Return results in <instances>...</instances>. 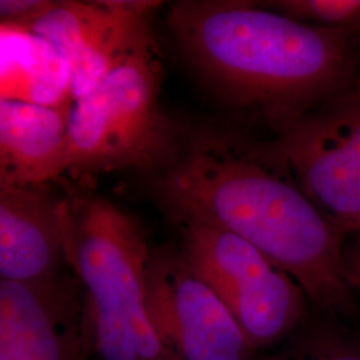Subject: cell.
I'll use <instances>...</instances> for the list:
<instances>
[{
    "label": "cell",
    "mask_w": 360,
    "mask_h": 360,
    "mask_svg": "<svg viewBox=\"0 0 360 360\" xmlns=\"http://www.w3.org/2000/svg\"><path fill=\"white\" fill-rule=\"evenodd\" d=\"M278 166L274 153L267 160L221 132L199 131L160 172L156 191L178 223L238 235L291 275L314 304L349 314L345 233Z\"/></svg>",
    "instance_id": "1"
},
{
    "label": "cell",
    "mask_w": 360,
    "mask_h": 360,
    "mask_svg": "<svg viewBox=\"0 0 360 360\" xmlns=\"http://www.w3.org/2000/svg\"><path fill=\"white\" fill-rule=\"evenodd\" d=\"M167 25L180 50L230 103L274 123L343 95L356 58L347 28L297 22L245 1H176Z\"/></svg>",
    "instance_id": "2"
},
{
    "label": "cell",
    "mask_w": 360,
    "mask_h": 360,
    "mask_svg": "<svg viewBox=\"0 0 360 360\" xmlns=\"http://www.w3.org/2000/svg\"><path fill=\"white\" fill-rule=\"evenodd\" d=\"M65 262L84 296L92 356L178 360L155 333L147 309L151 257L134 219L102 198L62 203Z\"/></svg>",
    "instance_id": "3"
},
{
    "label": "cell",
    "mask_w": 360,
    "mask_h": 360,
    "mask_svg": "<svg viewBox=\"0 0 360 360\" xmlns=\"http://www.w3.org/2000/svg\"><path fill=\"white\" fill-rule=\"evenodd\" d=\"M154 49L129 58L70 111V169L95 175L122 169H163L181 143L160 102Z\"/></svg>",
    "instance_id": "4"
},
{
    "label": "cell",
    "mask_w": 360,
    "mask_h": 360,
    "mask_svg": "<svg viewBox=\"0 0 360 360\" xmlns=\"http://www.w3.org/2000/svg\"><path fill=\"white\" fill-rule=\"evenodd\" d=\"M191 270L220 297L252 349L267 347L302 322L309 299L285 271L221 227L180 221Z\"/></svg>",
    "instance_id": "5"
},
{
    "label": "cell",
    "mask_w": 360,
    "mask_h": 360,
    "mask_svg": "<svg viewBox=\"0 0 360 360\" xmlns=\"http://www.w3.org/2000/svg\"><path fill=\"white\" fill-rule=\"evenodd\" d=\"M278 126L274 154L326 218L360 231V94H343Z\"/></svg>",
    "instance_id": "6"
},
{
    "label": "cell",
    "mask_w": 360,
    "mask_h": 360,
    "mask_svg": "<svg viewBox=\"0 0 360 360\" xmlns=\"http://www.w3.org/2000/svg\"><path fill=\"white\" fill-rule=\"evenodd\" d=\"M147 309L178 360H248L254 351L231 312L179 254L151 251Z\"/></svg>",
    "instance_id": "7"
},
{
    "label": "cell",
    "mask_w": 360,
    "mask_h": 360,
    "mask_svg": "<svg viewBox=\"0 0 360 360\" xmlns=\"http://www.w3.org/2000/svg\"><path fill=\"white\" fill-rule=\"evenodd\" d=\"M160 1H55L27 30L47 40L71 71L74 101L139 52L154 49L150 16Z\"/></svg>",
    "instance_id": "8"
},
{
    "label": "cell",
    "mask_w": 360,
    "mask_h": 360,
    "mask_svg": "<svg viewBox=\"0 0 360 360\" xmlns=\"http://www.w3.org/2000/svg\"><path fill=\"white\" fill-rule=\"evenodd\" d=\"M84 296L65 276L0 281V360H89Z\"/></svg>",
    "instance_id": "9"
},
{
    "label": "cell",
    "mask_w": 360,
    "mask_h": 360,
    "mask_svg": "<svg viewBox=\"0 0 360 360\" xmlns=\"http://www.w3.org/2000/svg\"><path fill=\"white\" fill-rule=\"evenodd\" d=\"M62 203L43 186L0 183V281L59 276L65 262Z\"/></svg>",
    "instance_id": "10"
},
{
    "label": "cell",
    "mask_w": 360,
    "mask_h": 360,
    "mask_svg": "<svg viewBox=\"0 0 360 360\" xmlns=\"http://www.w3.org/2000/svg\"><path fill=\"white\" fill-rule=\"evenodd\" d=\"M70 111L0 99V183L44 186L68 172Z\"/></svg>",
    "instance_id": "11"
},
{
    "label": "cell",
    "mask_w": 360,
    "mask_h": 360,
    "mask_svg": "<svg viewBox=\"0 0 360 360\" xmlns=\"http://www.w3.org/2000/svg\"><path fill=\"white\" fill-rule=\"evenodd\" d=\"M0 99L71 108V71L51 44L22 27L0 28Z\"/></svg>",
    "instance_id": "12"
},
{
    "label": "cell",
    "mask_w": 360,
    "mask_h": 360,
    "mask_svg": "<svg viewBox=\"0 0 360 360\" xmlns=\"http://www.w3.org/2000/svg\"><path fill=\"white\" fill-rule=\"evenodd\" d=\"M278 13L297 22L330 28L360 27V0H282Z\"/></svg>",
    "instance_id": "13"
},
{
    "label": "cell",
    "mask_w": 360,
    "mask_h": 360,
    "mask_svg": "<svg viewBox=\"0 0 360 360\" xmlns=\"http://www.w3.org/2000/svg\"><path fill=\"white\" fill-rule=\"evenodd\" d=\"M274 360H360V336L321 327L303 335L294 347Z\"/></svg>",
    "instance_id": "14"
},
{
    "label": "cell",
    "mask_w": 360,
    "mask_h": 360,
    "mask_svg": "<svg viewBox=\"0 0 360 360\" xmlns=\"http://www.w3.org/2000/svg\"><path fill=\"white\" fill-rule=\"evenodd\" d=\"M53 3L51 0H1V25L30 28L51 8Z\"/></svg>",
    "instance_id": "15"
},
{
    "label": "cell",
    "mask_w": 360,
    "mask_h": 360,
    "mask_svg": "<svg viewBox=\"0 0 360 360\" xmlns=\"http://www.w3.org/2000/svg\"><path fill=\"white\" fill-rule=\"evenodd\" d=\"M345 275L354 295L360 299V233L345 247Z\"/></svg>",
    "instance_id": "16"
}]
</instances>
